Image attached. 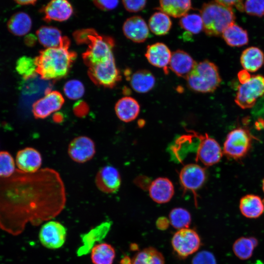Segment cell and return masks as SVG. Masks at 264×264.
<instances>
[{
	"label": "cell",
	"instance_id": "1",
	"mask_svg": "<svg viewBox=\"0 0 264 264\" xmlns=\"http://www.w3.org/2000/svg\"><path fill=\"white\" fill-rule=\"evenodd\" d=\"M66 201L64 181L54 169H16L10 176L0 177V228L19 235L28 222L38 225L58 216Z\"/></svg>",
	"mask_w": 264,
	"mask_h": 264
},
{
	"label": "cell",
	"instance_id": "2",
	"mask_svg": "<svg viewBox=\"0 0 264 264\" xmlns=\"http://www.w3.org/2000/svg\"><path fill=\"white\" fill-rule=\"evenodd\" d=\"M70 40L62 45L41 50L34 58L36 72L45 80H56L66 76L77 54L69 50Z\"/></svg>",
	"mask_w": 264,
	"mask_h": 264
},
{
	"label": "cell",
	"instance_id": "3",
	"mask_svg": "<svg viewBox=\"0 0 264 264\" xmlns=\"http://www.w3.org/2000/svg\"><path fill=\"white\" fill-rule=\"evenodd\" d=\"M73 36L78 44H85L88 46L82 54L84 62L88 68L114 58L113 48L115 44L111 37L100 35L92 28L77 30Z\"/></svg>",
	"mask_w": 264,
	"mask_h": 264
},
{
	"label": "cell",
	"instance_id": "4",
	"mask_svg": "<svg viewBox=\"0 0 264 264\" xmlns=\"http://www.w3.org/2000/svg\"><path fill=\"white\" fill-rule=\"evenodd\" d=\"M203 30L209 36H218L234 23L235 16L232 7L216 1L204 3L200 10Z\"/></svg>",
	"mask_w": 264,
	"mask_h": 264
},
{
	"label": "cell",
	"instance_id": "5",
	"mask_svg": "<svg viewBox=\"0 0 264 264\" xmlns=\"http://www.w3.org/2000/svg\"><path fill=\"white\" fill-rule=\"evenodd\" d=\"M186 79L191 90L200 93L214 92L221 81L218 67L207 60L197 63Z\"/></svg>",
	"mask_w": 264,
	"mask_h": 264
},
{
	"label": "cell",
	"instance_id": "6",
	"mask_svg": "<svg viewBox=\"0 0 264 264\" xmlns=\"http://www.w3.org/2000/svg\"><path fill=\"white\" fill-rule=\"evenodd\" d=\"M264 94V77L261 75H253L239 86L235 101L243 109L250 108Z\"/></svg>",
	"mask_w": 264,
	"mask_h": 264
},
{
	"label": "cell",
	"instance_id": "7",
	"mask_svg": "<svg viewBox=\"0 0 264 264\" xmlns=\"http://www.w3.org/2000/svg\"><path fill=\"white\" fill-rule=\"evenodd\" d=\"M88 75L95 85L108 88H112L121 79L114 58L88 68Z\"/></svg>",
	"mask_w": 264,
	"mask_h": 264
},
{
	"label": "cell",
	"instance_id": "8",
	"mask_svg": "<svg viewBox=\"0 0 264 264\" xmlns=\"http://www.w3.org/2000/svg\"><path fill=\"white\" fill-rule=\"evenodd\" d=\"M251 139L247 131L242 128L236 129L228 134L223 145V153L229 157L241 158L249 150Z\"/></svg>",
	"mask_w": 264,
	"mask_h": 264
},
{
	"label": "cell",
	"instance_id": "9",
	"mask_svg": "<svg viewBox=\"0 0 264 264\" xmlns=\"http://www.w3.org/2000/svg\"><path fill=\"white\" fill-rule=\"evenodd\" d=\"M191 132L199 141L196 153V161L207 166L219 162L223 153L218 142L206 133L201 134L194 131Z\"/></svg>",
	"mask_w": 264,
	"mask_h": 264
},
{
	"label": "cell",
	"instance_id": "10",
	"mask_svg": "<svg viewBox=\"0 0 264 264\" xmlns=\"http://www.w3.org/2000/svg\"><path fill=\"white\" fill-rule=\"evenodd\" d=\"M172 244L178 256L186 257L198 250L200 245V240L194 230L183 228L174 234L172 239Z\"/></svg>",
	"mask_w": 264,
	"mask_h": 264
},
{
	"label": "cell",
	"instance_id": "11",
	"mask_svg": "<svg viewBox=\"0 0 264 264\" xmlns=\"http://www.w3.org/2000/svg\"><path fill=\"white\" fill-rule=\"evenodd\" d=\"M66 229L61 223L51 220L44 224L39 232L40 241L44 246L50 249H57L64 244Z\"/></svg>",
	"mask_w": 264,
	"mask_h": 264
},
{
	"label": "cell",
	"instance_id": "12",
	"mask_svg": "<svg viewBox=\"0 0 264 264\" xmlns=\"http://www.w3.org/2000/svg\"><path fill=\"white\" fill-rule=\"evenodd\" d=\"M68 154L74 162L85 163L91 159L96 153L94 142L87 136H79L73 138L68 146Z\"/></svg>",
	"mask_w": 264,
	"mask_h": 264
},
{
	"label": "cell",
	"instance_id": "13",
	"mask_svg": "<svg viewBox=\"0 0 264 264\" xmlns=\"http://www.w3.org/2000/svg\"><path fill=\"white\" fill-rule=\"evenodd\" d=\"M64 102V98L61 93L55 90L49 91L33 104V115L37 119L45 118L52 113L59 110Z\"/></svg>",
	"mask_w": 264,
	"mask_h": 264
},
{
	"label": "cell",
	"instance_id": "14",
	"mask_svg": "<svg viewBox=\"0 0 264 264\" xmlns=\"http://www.w3.org/2000/svg\"><path fill=\"white\" fill-rule=\"evenodd\" d=\"M95 183L101 192L113 194L118 191L121 184V178L118 170L111 165L101 168L97 172Z\"/></svg>",
	"mask_w": 264,
	"mask_h": 264
},
{
	"label": "cell",
	"instance_id": "15",
	"mask_svg": "<svg viewBox=\"0 0 264 264\" xmlns=\"http://www.w3.org/2000/svg\"><path fill=\"white\" fill-rule=\"evenodd\" d=\"M179 180L185 191L196 193L203 184L205 178V170L196 164H189L184 166L179 173Z\"/></svg>",
	"mask_w": 264,
	"mask_h": 264
},
{
	"label": "cell",
	"instance_id": "16",
	"mask_svg": "<svg viewBox=\"0 0 264 264\" xmlns=\"http://www.w3.org/2000/svg\"><path fill=\"white\" fill-rule=\"evenodd\" d=\"M40 11L44 14L43 19L46 22L66 21L73 12V7L67 0H51Z\"/></svg>",
	"mask_w": 264,
	"mask_h": 264
},
{
	"label": "cell",
	"instance_id": "17",
	"mask_svg": "<svg viewBox=\"0 0 264 264\" xmlns=\"http://www.w3.org/2000/svg\"><path fill=\"white\" fill-rule=\"evenodd\" d=\"M123 31L129 40L136 43L144 42L149 36V27L140 16H133L124 22Z\"/></svg>",
	"mask_w": 264,
	"mask_h": 264
},
{
	"label": "cell",
	"instance_id": "18",
	"mask_svg": "<svg viewBox=\"0 0 264 264\" xmlns=\"http://www.w3.org/2000/svg\"><path fill=\"white\" fill-rule=\"evenodd\" d=\"M172 53L168 47L162 43H156L147 46L145 57L153 66L162 68L165 74L169 72L168 68Z\"/></svg>",
	"mask_w": 264,
	"mask_h": 264
},
{
	"label": "cell",
	"instance_id": "19",
	"mask_svg": "<svg viewBox=\"0 0 264 264\" xmlns=\"http://www.w3.org/2000/svg\"><path fill=\"white\" fill-rule=\"evenodd\" d=\"M111 226V221L107 220L91 229L87 233L82 235L83 245L78 249L77 255L82 256L88 253L96 242L101 241L106 237Z\"/></svg>",
	"mask_w": 264,
	"mask_h": 264
},
{
	"label": "cell",
	"instance_id": "20",
	"mask_svg": "<svg viewBox=\"0 0 264 264\" xmlns=\"http://www.w3.org/2000/svg\"><path fill=\"white\" fill-rule=\"evenodd\" d=\"M16 160L19 169L27 173L37 172L40 169L42 164L41 154L31 147H26L19 151L17 153Z\"/></svg>",
	"mask_w": 264,
	"mask_h": 264
},
{
	"label": "cell",
	"instance_id": "21",
	"mask_svg": "<svg viewBox=\"0 0 264 264\" xmlns=\"http://www.w3.org/2000/svg\"><path fill=\"white\" fill-rule=\"evenodd\" d=\"M196 64L187 52L178 49L172 53L169 67L177 76L186 79Z\"/></svg>",
	"mask_w": 264,
	"mask_h": 264
},
{
	"label": "cell",
	"instance_id": "22",
	"mask_svg": "<svg viewBox=\"0 0 264 264\" xmlns=\"http://www.w3.org/2000/svg\"><path fill=\"white\" fill-rule=\"evenodd\" d=\"M151 198L158 203L169 201L174 194L171 181L166 177H158L151 183L149 188Z\"/></svg>",
	"mask_w": 264,
	"mask_h": 264
},
{
	"label": "cell",
	"instance_id": "23",
	"mask_svg": "<svg viewBox=\"0 0 264 264\" xmlns=\"http://www.w3.org/2000/svg\"><path fill=\"white\" fill-rule=\"evenodd\" d=\"M36 35L40 43L46 48L59 47L69 40L62 36L59 29L50 26H41L37 30Z\"/></svg>",
	"mask_w": 264,
	"mask_h": 264
},
{
	"label": "cell",
	"instance_id": "24",
	"mask_svg": "<svg viewBox=\"0 0 264 264\" xmlns=\"http://www.w3.org/2000/svg\"><path fill=\"white\" fill-rule=\"evenodd\" d=\"M140 105L132 97L125 96L120 99L115 106V111L118 118L124 122L134 120L140 112Z\"/></svg>",
	"mask_w": 264,
	"mask_h": 264
},
{
	"label": "cell",
	"instance_id": "25",
	"mask_svg": "<svg viewBox=\"0 0 264 264\" xmlns=\"http://www.w3.org/2000/svg\"><path fill=\"white\" fill-rule=\"evenodd\" d=\"M129 79L132 88L138 93H146L154 87L155 78L152 73L146 69H140L135 71Z\"/></svg>",
	"mask_w": 264,
	"mask_h": 264
},
{
	"label": "cell",
	"instance_id": "26",
	"mask_svg": "<svg viewBox=\"0 0 264 264\" xmlns=\"http://www.w3.org/2000/svg\"><path fill=\"white\" fill-rule=\"evenodd\" d=\"M32 24L30 16L25 12L20 11L11 16L7 22V27L12 34L22 36L30 31Z\"/></svg>",
	"mask_w": 264,
	"mask_h": 264
},
{
	"label": "cell",
	"instance_id": "27",
	"mask_svg": "<svg viewBox=\"0 0 264 264\" xmlns=\"http://www.w3.org/2000/svg\"><path fill=\"white\" fill-rule=\"evenodd\" d=\"M240 60L242 66L246 71L254 72L264 64V54L257 47H250L242 52Z\"/></svg>",
	"mask_w": 264,
	"mask_h": 264
},
{
	"label": "cell",
	"instance_id": "28",
	"mask_svg": "<svg viewBox=\"0 0 264 264\" xmlns=\"http://www.w3.org/2000/svg\"><path fill=\"white\" fill-rule=\"evenodd\" d=\"M192 8V0H159V11L174 18H180Z\"/></svg>",
	"mask_w": 264,
	"mask_h": 264
},
{
	"label": "cell",
	"instance_id": "29",
	"mask_svg": "<svg viewBox=\"0 0 264 264\" xmlns=\"http://www.w3.org/2000/svg\"><path fill=\"white\" fill-rule=\"evenodd\" d=\"M240 209L242 214L245 217L257 218L264 212V204L259 197L247 195L241 198Z\"/></svg>",
	"mask_w": 264,
	"mask_h": 264
},
{
	"label": "cell",
	"instance_id": "30",
	"mask_svg": "<svg viewBox=\"0 0 264 264\" xmlns=\"http://www.w3.org/2000/svg\"><path fill=\"white\" fill-rule=\"evenodd\" d=\"M222 36L226 44L231 46H242L248 42L247 31L235 23L224 30Z\"/></svg>",
	"mask_w": 264,
	"mask_h": 264
},
{
	"label": "cell",
	"instance_id": "31",
	"mask_svg": "<svg viewBox=\"0 0 264 264\" xmlns=\"http://www.w3.org/2000/svg\"><path fill=\"white\" fill-rule=\"evenodd\" d=\"M258 244V241L255 237H242L234 242L232 249L234 254L239 259L246 260L251 257Z\"/></svg>",
	"mask_w": 264,
	"mask_h": 264
},
{
	"label": "cell",
	"instance_id": "32",
	"mask_svg": "<svg viewBox=\"0 0 264 264\" xmlns=\"http://www.w3.org/2000/svg\"><path fill=\"white\" fill-rule=\"evenodd\" d=\"M115 256L114 248L105 242L95 245L91 250V259L93 264H112Z\"/></svg>",
	"mask_w": 264,
	"mask_h": 264
},
{
	"label": "cell",
	"instance_id": "33",
	"mask_svg": "<svg viewBox=\"0 0 264 264\" xmlns=\"http://www.w3.org/2000/svg\"><path fill=\"white\" fill-rule=\"evenodd\" d=\"M172 25L169 15L160 11L154 12L149 20L150 29L152 33L158 36L167 34Z\"/></svg>",
	"mask_w": 264,
	"mask_h": 264
},
{
	"label": "cell",
	"instance_id": "34",
	"mask_svg": "<svg viewBox=\"0 0 264 264\" xmlns=\"http://www.w3.org/2000/svg\"><path fill=\"white\" fill-rule=\"evenodd\" d=\"M131 264H164V259L156 249L149 247L138 252Z\"/></svg>",
	"mask_w": 264,
	"mask_h": 264
},
{
	"label": "cell",
	"instance_id": "35",
	"mask_svg": "<svg viewBox=\"0 0 264 264\" xmlns=\"http://www.w3.org/2000/svg\"><path fill=\"white\" fill-rule=\"evenodd\" d=\"M179 24L190 35L198 34L203 29L201 17L196 13H187L181 17Z\"/></svg>",
	"mask_w": 264,
	"mask_h": 264
},
{
	"label": "cell",
	"instance_id": "36",
	"mask_svg": "<svg viewBox=\"0 0 264 264\" xmlns=\"http://www.w3.org/2000/svg\"><path fill=\"white\" fill-rule=\"evenodd\" d=\"M169 219L171 225L179 230L189 226L191 221V217L187 210L178 207L173 209L170 212Z\"/></svg>",
	"mask_w": 264,
	"mask_h": 264
},
{
	"label": "cell",
	"instance_id": "37",
	"mask_svg": "<svg viewBox=\"0 0 264 264\" xmlns=\"http://www.w3.org/2000/svg\"><path fill=\"white\" fill-rule=\"evenodd\" d=\"M16 70L25 79L33 77L37 74L34 58L22 56L16 63Z\"/></svg>",
	"mask_w": 264,
	"mask_h": 264
},
{
	"label": "cell",
	"instance_id": "38",
	"mask_svg": "<svg viewBox=\"0 0 264 264\" xmlns=\"http://www.w3.org/2000/svg\"><path fill=\"white\" fill-rule=\"evenodd\" d=\"M63 90L65 95L71 100H78L81 98L85 91L83 84L76 79L67 81L64 85Z\"/></svg>",
	"mask_w": 264,
	"mask_h": 264
},
{
	"label": "cell",
	"instance_id": "39",
	"mask_svg": "<svg viewBox=\"0 0 264 264\" xmlns=\"http://www.w3.org/2000/svg\"><path fill=\"white\" fill-rule=\"evenodd\" d=\"M14 160L7 152H0V177H8L15 172Z\"/></svg>",
	"mask_w": 264,
	"mask_h": 264
},
{
	"label": "cell",
	"instance_id": "40",
	"mask_svg": "<svg viewBox=\"0 0 264 264\" xmlns=\"http://www.w3.org/2000/svg\"><path fill=\"white\" fill-rule=\"evenodd\" d=\"M243 6L248 15L259 17L264 16V0H245Z\"/></svg>",
	"mask_w": 264,
	"mask_h": 264
},
{
	"label": "cell",
	"instance_id": "41",
	"mask_svg": "<svg viewBox=\"0 0 264 264\" xmlns=\"http://www.w3.org/2000/svg\"><path fill=\"white\" fill-rule=\"evenodd\" d=\"M192 264H217L214 255L207 251H202L197 253L193 258Z\"/></svg>",
	"mask_w": 264,
	"mask_h": 264
},
{
	"label": "cell",
	"instance_id": "42",
	"mask_svg": "<svg viewBox=\"0 0 264 264\" xmlns=\"http://www.w3.org/2000/svg\"><path fill=\"white\" fill-rule=\"evenodd\" d=\"M147 0H122L125 9L130 12H137L146 6Z\"/></svg>",
	"mask_w": 264,
	"mask_h": 264
},
{
	"label": "cell",
	"instance_id": "43",
	"mask_svg": "<svg viewBox=\"0 0 264 264\" xmlns=\"http://www.w3.org/2000/svg\"><path fill=\"white\" fill-rule=\"evenodd\" d=\"M95 5L103 11L114 9L119 3V0H92Z\"/></svg>",
	"mask_w": 264,
	"mask_h": 264
},
{
	"label": "cell",
	"instance_id": "44",
	"mask_svg": "<svg viewBox=\"0 0 264 264\" xmlns=\"http://www.w3.org/2000/svg\"><path fill=\"white\" fill-rule=\"evenodd\" d=\"M215 1L226 6L232 7V6H235L241 11L244 10L243 0H215Z\"/></svg>",
	"mask_w": 264,
	"mask_h": 264
},
{
	"label": "cell",
	"instance_id": "45",
	"mask_svg": "<svg viewBox=\"0 0 264 264\" xmlns=\"http://www.w3.org/2000/svg\"><path fill=\"white\" fill-rule=\"evenodd\" d=\"M238 77L241 84L247 81L251 77L249 74L245 70H243L240 72L238 74Z\"/></svg>",
	"mask_w": 264,
	"mask_h": 264
},
{
	"label": "cell",
	"instance_id": "46",
	"mask_svg": "<svg viewBox=\"0 0 264 264\" xmlns=\"http://www.w3.org/2000/svg\"><path fill=\"white\" fill-rule=\"evenodd\" d=\"M16 3L20 5H33L37 0H13Z\"/></svg>",
	"mask_w": 264,
	"mask_h": 264
},
{
	"label": "cell",
	"instance_id": "47",
	"mask_svg": "<svg viewBox=\"0 0 264 264\" xmlns=\"http://www.w3.org/2000/svg\"><path fill=\"white\" fill-rule=\"evenodd\" d=\"M33 35H28L25 38V42L26 44L31 45L35 44L37 38H35Z\"/></svg>",
	"mask_w": 264,
	"mask_h": 264
},
{
	"label": "cell",
	"instance_id": "48",
	"mask_svg": "<svg viewBox=\"0 0 264 264\" xmlns=\"http://www.w3.org/2000/svg\"><path fill=\"white\" fill-rule=\"evenodd\" d=\"M157 224L158 226V227H166L168 225V220L164 218H161L158 219Z\"/></svg>",
	"mask_w": 264,
	"mask_h": 264
},
{
	"label": "cell",
	"instance_id": "49",
	"mask_svg": "<svg viewBox=\"0 0 264 264\" xmlns=\"http://www.w3.org/2000/svg\"><path fill=\"white\" fill-rule=\"evenodd\" d=\"M263 189L264 192V179L263 182Z\"/></svg>",
	"mask_w": 264,
	"mask_h": 264
},
{
	"label": "cell",
	"instance_id": "50",
	"mask_svg": "<svg viewBox=\"0 0 264 264\" xmlns=\"http://www.w3.org/2000/svg\"><path fill=\"white\" fill-rule=\"evenodd\" d=\"M263 202L264 204V199L263 200Z\"/></svg>",
	"mask_w": 264,
	"mask_h": 264
}]
</instances>
